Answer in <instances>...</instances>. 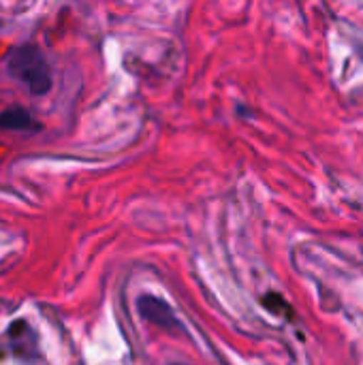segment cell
I'll return each instance as SVG.
<instances>
[{
  "mask_svg": "<svg viewBox=\"0 0 363 365\" xmlns=\"http://www.w3.org/2000/svg\"><path fill=\"white\" fill-rule=\"evenodd\" d=\"M137 308H139V314L145 321H150V323H154V325H158L163 329H180V321L175 319L171 308L165 302H160L158 297L141 295L137 299Z\"/></svg>",
  "mask_w": 363,
  "mask_h": 365,
  "instance_id": "2",
  "label": "cell"
},
{
  "mask_svg": "<svg viewBox=\"0 0 363 365\" xmlns=\"http://www.w3.org/2000/svg\"><path fill=\"white\" fill-rule=\"evenodd\" d=\"M0 128L2 130H36L39 124L24 107H9L0 113Z\"/></svg>",
  "mask_w": 363,
  "mask_h": 365,
  "instance_id": "3",
  "label": "cell"
},
{
  "mask_svg": "<svg viewBox=\"0 0 363 365\" xmlns=\"http://www.w3.org/2000/svg\"><path fill=\"white\" fill-rule=\"evenodd\" d=\"M6 71L19 79L21 83L28 86L32 94H47L51 90V71L45 60V56L32 47V45H21L17 47L9 60H6Z\"/></svg>",
  "mask_w": 363,
  "mask_h": 365,
  "instance_id": "1",
  "label": "cell"
}]
</instances>
